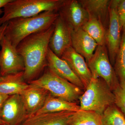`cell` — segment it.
Masks as SVG:
<instances>
[{
	"mask_svg": "<svg viewBox=\"0 0 125 125\" xmlns=\"http://www.w3.org/2000/svg\"><path fill=\"white\" fill-rule=\"evenodd\" d=\"M54 27V23L48 29L28 36L16 47L24 62V78L25 81L28 83L37 79L47 66L49 41Z\"/></svg>",
	"mask_w": 125,
	"mask_h": 125,
	"instance_id": "1",
	"label": "cell"
},
{
	"mask_svg": "<svg viewBox=\"0 0 125 125\" xmlns=\"http://www.w3.org/2000/svg\"><path fill=\"white\" fill-rule=\"evenodd\" d=\"M59 15L57 11H47L32 17L13 19L7 22L5 36L16 48L28 36L49 28Z\"/></svg>",
	"mask_w": 125,
	"mask_h": 125,
	"instance_id": "2",
	"label": "cell"
},
{
	"mask_svg": "<svg viewBox=\"0 0 125 125\" xmlns=\"http://www.w3.org/2000/svg\"><path fill=\"white\" fill-rule=\"evenodd\" d=\"M65 0H11L3 8L0 26L17 18H28L47 11L58 12Z\"/></svg>",
	"mask_w": 125,
	"mask_h": 125,
	"instance_id": "3",
	"label": "cell"
},
{
	"mask_svg": "<svg viewBox=\"0 0 125 125\" xmlns=\"http://www.w3.org/2000/svg\"><path fill=\"white\" fill-rule=\"evenodd\" d=\"M79 100L81 110L92 111L102 115L115 102L113 92L100 78H92Z\"/></svg>",
	"mask_w": 125,
	"mask_h": 125,
	"instance_id": "4",
	"label": "cell"
},
{
	"mask_svg": "<svg viewBox=\"0 0 125 125\" xmlns=\"http://www.w3.org/2000/svg\"><path fill=\"white\" fill-rule=\"evenodd\" d=\"M43 88L55 97L75 103L83 93L82 89L60 78L48 67L40 77L28 83Z\"/></svg>",
	"mask_w": 125,
	"mask_h": 125,
	"instance_id": "5",
	"label": "cell"
},
{
	"mask_svg": "<svg viewBox=\"0 0 125 125\" xmlns=\"http://www.w3.org/2000/svg\"><path fill=\"white\" fill-rule=\"evenodd\" d=\"M87 63L92 78H102L112 92L117 88L120 82L109 60L106 45L98 46L93 55Z\"/></svg>",
	"mask_w": 125,
	"mask_h": 125,
	"instance_id": "6",
	"label": "cell"
},
{
	"mask_svg": "<svg viewBox=\"0 0 125 125\" xmlns=\"http://www.w3.org/2000/svg\"><path fill=\"white\" fill-rule=\"evenodd\" d=\"M0 72L1 76L24 71V62L16 48L4 36L0 43Z\"/></svg>",
	"mask_w": 125,
	"mask_h": 125,
	"instance_id": "7",
	"label": "cell"
},
{
	"mask_svg": "<svg viewBox=\"0 0 125 125\" xmlns=\"http://www.w3.org/2000/svg\"><path fill=\"white\" fill-rule=\"evenodd\" d=\"M122 28L114 0H111L109 24L106 33V46L109 60L113 66L120 45Z\"/></svg>",
	"mask_w": 125,
	"mask_h": 125,
	"instance_id": "8",
	"label": "cell"
},
{
	"mask_svg": "<svg viewBox=\"0 0 125 125\" xmlns=\"http://www.w3.org/2000/svg\"><path fill=\"white\" fill-rule=\"evenodd\" d=\"M0 117L10 125H20L28 118L27 110L20 94L9 96L0 112Z\"/></svg>",
	"mask_w": 125,
	"mask_h": 125,
	"instance_id": "9",
	"label": "cell"
},
{
	"mask_svg": "<svg viewBox=\"0 0 125 125\" xmlns=\"http://www.w3.org/2000/svg\"><path fill=\"white\" fill-rule=\"evenodd\" d=\"M54 25V31L49 41V48L61 58L65 51L72 47L71 30L60 14Z\"/></svg>",
	"mask_w": 125,
	"mask_h": 125,
	"instance_id": "10",
	"label": "cell"
},
{
	"mask_svg": "<svg viewBox=\"0 0 125 125\" xmlns=\"http://www.w3.org/2000/svg\"><path fill=\"white\" fill-rule=\"evenodd\" d=\"M58 12L71 30L82 28L89 19L88 14L79 0H65Z\"/></svg>",
	"mask_w": 125,
	"mask_h": 125,
	"instance_id": "11",
	"label": "cell"
},
{
	"mask_svg": "<svg viewBox=\"0 0 125 125\" xmlns=\"http://www.w3.org/2000/svg\"><path fill=\"white\" fill-rule=\"evenodd\" d=\"M61 58L66 62L84 85L85 90L92 78L85 59L72 47L66 49Z\"/></svg>",
	"mask_w": 125,
	"mask_h": 125,
	"instance_id": "12",
	"label": "cell"
},
{
	"mask_svg": "<svg viewBox=\"0 0 125 125\" xmlns=\"http://www.w3.org/2000/svg\"><path fill=\"white\" fill-rule=\"evenodd\" d=\"M47 59L48 67L54 73L81 89L85 90L83 83L72 71L67 62L56 55L49 48Z\"/></svg>",
	"mask_w": 125,
	"mask_h": 125,
	"instance_id": "13",
	"label": "cell"
},
{
	"mask_svg": "<svg viewBox=\"0 0 125 125\" xmlns=\"http://www.w3.org/2000/svg\"><path fill=\"white\" fill-rule=\"evenodd\" d=\"M71 36L72 47L88 62L98 46L97 43L82 28L71 30Z\"/></svg>",
	"mask_w": 125,
	"mask_h": 125,
	"instance_id": "14",
	"label": "cell"
},
{
	"mask_svg": "<svg viewBox=\"0 0 125 125\" xmlns=\"http://www.w3.org/2000/svg\"><path fill=\"white\" fill-rule=\"evenodd\" d=\"M49 93L43 88L30 84L20 94L26 108L28 117L35 115L42 107Z\"/></svg>",
	"mask_w": 125,
	"mask_h": 125,
	"instance_id": "15",
	"label": "cell"
},
{
	"mask_svg": "<svg viewBox=\"0 0 125 125\" xmlns=\"http://www.w3.org/2000/svg\"><path fill=\"white\" fill-rule=\"evenodd\" d=\"M75 112L65 111L33 115L20 125H69Z\"/></svg>",
	"mask_w": 125,
	"mask_h": 125,
	"instance_id": "16",
	"label": "cell"
},
{
	"mask_svg": "<svg viewBox=\"0 0 125 125\" xmlns=\"http://www.w3.org/2000/svg\"><path fill=\"white\" fill-rule=\"evenodd\" d=\"M86 10L89 18L97 20L107 30L109 20V11L111 0H79Z\"/></svg>",
	"mask_w": 125,
	"mask_h": 125,
	"instance_id": "17",
	"label": "cell"
},
{
	"mask_svg": "<svg viewBox=\"0 0 125 125\" xmlns=\"http://www.w3.org/2000/svg\"><path fill=\"white\" fill-rule=\"evenodd\" d=\"M30 86L24 78V72L0 76V93L10 96L21 94Z\"/></svg>",
	"mask_w": 125,
	"mask_h": 125,
	"instance_id": "18",
	"label": "cell"
},
{
	"mask_svg": "<svg viewBox=\"0 0 125 125\" xmlns=\"http://www.w3.org/2000/svg\"><path fill=\"white\" fill-rule=\"evenodd\" d=\"M80 110V106L76 103L68 102L49 93L42 107L35 115L65 111L76 112Z\"/></svg>",
	"mask_w": 125,
	"mask_h": 125,
	"instance_id": "19",
	"label": "cell"
},
{
	"mask_svg": "<svg viewBox=\"0 0 125 125\" xmlns=\"http://www.w3.org/2000/svg\"><path fill=\"white\" fill-rule=\"evenodd\" d=\"M81 28L96 41L98 46H106L107 30L100 21L89 18Z\"/></svg>",
	"mask_w": 125,
	"mask_h": 125,
	"instance_id": "20",
	"label": "cell"
},
{
	"mask_svg": "<svg viewBox=\"0 0 125 125\" xmlns=\"http://www.w3.org/2000/svg\"><path fill=\"white\" fill-rule=\"evenodd\" d=\"M102 115L92 111L80 110L72 117L69 125H102Z\"/></svg>",
	"mask_w": 125,
	"mask_h": 125,
	"instance_id": "21",
	"label": "cell"
},
{
	"mask_svg": "<svg viewBox=\"0 0 125 125\" xmlns=\"http://www.w3.org/2000/svg\"><path fill=\"white\" fill-rule=\"evenodd\" d=\"M113 66L120 83H125V27L122 28L120 45Z\"/></svg>",
	"mask_w": 125,
	"mask_h": 125,
	"instance_id": "22",
	"label": "cell"
},
{
	"mask_svg": "<svg viewBox=\"0 0 125 125\" xmlns=\"http://www.w3.org/2000/svg\"><path fill=\"white\" fill-rule=\"evenodd\" d=\"M102 125H125V117L115 104L106 109L102 115Z\"/></svg>",
	"mask_w": 125,
	"mask_h": 125,
	"instance_id": "23",
	"label": "cell"
},
{
	"mask_svg": "<svg viewBox=\"0 0 125 125\" xmlns=\"http://www.w3.org/2000/svg\"><path fill=\"white\" fill-rule=\"evenodd\" d=\"M113 92L115 97L114 104L125 117V83H120L117 88Z\"/></svg>",
	"mask_w": 125,
	"mask_h": 125,
	"instance_id": "24",
	"label": "cell"
},
{
	"mask_svg": "<svg viewBox=\"0 0 125 125\" xmlns=\"http://www.w3.org/2000/svg\"><path fill=\"white\" fill-rule=\"evenodd\" d=\"M117 13L122 28L125 27V0H114Z\"/></svg>",
	"mask_w": 125,
	"mask_h": 125,
	"instance_id": "25",
	"label": "cell"
},
{
	"mask_svg": "<svg viewBox=\"0 0 125 125\" xmlns=\"http://www.w3.org/2000/svg\"><path fill=\"white\" fill-rule=\"evenodd\" d=\"M7 22L3 24L2 25L0 26V45L1 40L4 36H5V33L7 28Z\"/></svg>",
	"mask_w": 125,
	"mask_h": 125,
	"instance_id": "26",
	"label": "cell"
},
{
	"mask_svg": "<svg viewBox=\"0 0 125 125\" xmlns=\"http://www.w3.org/2000/svg\"><path fill=\"white\" fill-rule=\"evenodd\" d=\"M9 96L0 93V112L1 108L3 106V104L9 97Z\"/></svg>",
	"mask_w": 125,
	"mask_h": 125,
	"instance_id": "27",
	"label": "cell"
},
{
	"mask_svg": "<svg viewBox=\"0 0 125 125\" xmlns=\"http://www.w3.org/2000/svg\"><path fill=\"white\" fill-rule=\"evenodd\" d=\"M11 0H0V17L3 13V8L7 3L10 2Z\"/></svg>",
	"mask_w": 125,
	"mask_h": 125,
	"instance_id": "28",
	"label": "cell"
},
{
	"mask_svg": "<svg viewBox=\"0 0 125 125\" xmlns=\"http://www.w3.org/2000/svg\"><path fill=\"white\" fill-rule=\"evenodd\" d=\"M5 124H6L5 122L2 120L1 118H0V125H5Z\"/></svg>",
	"mask_w": 125,
	"mask_h": 125,
	"instance_id": "29",
	"label": "cell"
},
{
	"mask_svg": "<svg viewBox=\"0 0 125 125\" xmlns=\"http://www.w3.org/2000/svg\"><path fill=\"white\" fill-rule=\"evenodd\" d=\"M8 125V124H5V125Z\"/></svg>",
	"mask_w": 125,
	"mask_h": 125,
	"instance_id": "30",
	"label": "cell"
},
{
	"mask_svg": "<svg viewBox=\"0 0 125 125\" xmlns=\"http://www.w3.org/2000/svg\"><path fill=\"white\" fill-rule=\"evenodd\" d=\"M1 76L0 72V76Z\"/></svg>",
	"mask_w": 125,
	"mask_h": 125,
	"instance_id": "31",
	"label": "cell"
}]
</instances>
